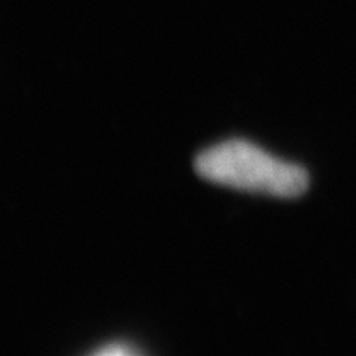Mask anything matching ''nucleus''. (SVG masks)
<instances>
[{
  "label": "nucleus",
  "mask_w": 356,
  "mask_h": 356,
  "mask_svg": "<svg viewBox=\"0 0 356 356\" xmlns=\"http://www.w3.org/2000/svg\"><path fill=\"white\" fill-rule=\"evenodd\" d=\"M195 168L213 184L280 198L300 197L310 184L304 167L244 139L225 140L203 150L195 159Z\"/></svg>",
  "instance_id": "f257e3e1"
},
{
  "label": "nucleus",
  "mask_w": 356,
  "mask_h": 356,
  "mask_svg": "<svg viewBox=\"0 0 356 356\" xmlns=\"http://www.w3.org/2000/svg\"><path fill=\"white\" fill-rule=\"evenodd\" d=\"M92 356H137V355L134 353L132 348H129V346L111 345V346H106V348H102L101 351H97V353Z\"/></svg>",
  "instance_id": "f03ea898"
}]
</instances>
